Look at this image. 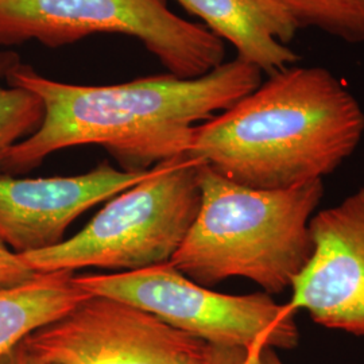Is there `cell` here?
Listing matches in <instances>:
<instances>
[{"label": "cell", "instance_id": "1", "mask_svg": "<svg viewBox=\"0 0 364 364\" xmlns=\"http://www.w3.org/2000/svg\"><path fill=\"white\" fill-rule=\"evenodd\" d=\"M6 82L37 95L45 115L38 130L10 150L1 173H26L55 151L85 144L102 146L122 170L146 171L188 156L196 127L257 90L262 70L236 57L200 77L166 73L112 85H76L18 61Z\"/></svg>", "mask_w": 364, "mask_h": 364}, {"label": "cell", "instance_id": "2", "mask_svg": "<svg viewBox=\"0 0 364 364\" xmlns=\"http://www.w3.org/2000/svg\"><path fill=\"white\" fill-rule=\"evenodd\" d=\"M364 134L356 97L321 66L291 65L196 127L188 156L254 189L323 181Z\"/></svg>", "mask_w": 364, "mask_h": 364}, {"label": "cell", "instance_id": "3", "mask_svg": "<svg viewBox=\"0 0 364 364\" xmlns=\"http://www.w3.org/2000/svg\"><path fill=\"white\" fill-rule=\"evenodd\" d=\"M198 181L200 209L171 266L209 289L234 277L269 296L291 289L312 258L311 220L324 195L323 181L254 189L204 164Z\"/></svg>", "mask_w": 364, "mask_h": 364}, {"label": "cell", "instance_id": "4", "mask_svg": "<svg viewBox=\"0 0 364 364\" xmlns=\"http://www.w3.org/2000/svg\"><path fill=\"white\" fill-rule=\"evenodd\" d=\"M200 165L189 156L158 164L144 180L109 198L78 234L21 258L36 273L135 272L168 263L200 209Z\"/></svg>", "mask_w": 364, "mask_h": 364}, {"label": "cell", "instance_id": "5", "mask_svg": "<svg viewBox=\"0 0 364 364\" xmlns=\"http://www.w3.org/2000/svg\"><path fill=\"white\" fill-rule=\"evenodd\" d=\"M95 34L138 39L177 77L204 76L225 58L224 41L165 0H0V45L58 48Z\"/></svg>", "mask_w": 364, "mask_h": 364}, {"label": "cell", "instance_id": "6", "mask_svg": "<svg viewBox=\"0 0 364 364\" xmlns=\"http://www.w3.org/2000/svg\"><path fill=\"white\" fill-rule=\"evenodd\" d=\"M80 289L156 314L210 346L237 347L262 359L266 350H293L299 331L294 312L267 293L231 296L200 287L171 263L135 272L75 275Z\"/></svg>", "mask_w": 364, "mask_h": 364}, {"label": "cell", "instance_id": "7", "mask_svg": "<svg viewBox=\"0 0 364 364\" xmlns=\"http://www.w3.org/2000/svg\"><path fill=\"white\" fill-rule=\"evenodd\" d=\"M22 344L57 364H209L210 344L153 313L107 296H88Z\"/></svg>", "mask_w": 364, "mask_h": 364}, {"label": "cell", "instance_id": "8", "mask_svg": "<svg viewBox=\"0 0 364 364\" xmlns=\"http://www.w3.org/2000/svg\"><path fill=\"white\" fill-rule=\"evenodd\" d=\"M312 258L287 306L328 329L364 338V186L311 220Z\"/></svg>", "mask_w": 364, "mask_h": 364}, {"label": "cell", "instance_id": "9", "mask_svg": "<svg viewBox=\"0 0 364 364\" xmlns=\"http://www.w3.org/2000/svg\"><path fill=\"white\" fill-rule=\"evenodd\" d=\"M150 170L126 171L102 162L70 177L0 173V243L18 255L54 247L78 216L142 181Z\"/></svg>", "mask_w": 364, "mask_h": 364}, {"label": "cell", "instance_id": "10", "mask_svg": "<svg viewBox=\"0 0 364 364\" xmlns=\"http://www.w3.org/2000/svg\"><path fill=\"white\" fill-rule=\"evenodd\" d=\"M201 18L216 37L230 42L237 58L274 73L296 65L299 55L289 48L299 26L275 0H176Z\"/></svg>", "mask_w": 364, "mask_h": 364}, {"label": "cell", "instance_id": "11", "mask_svg": "<svg viewBox=\"0 0 364 364\" xmlns=\"http://www.w3.org/2000/svg\"><path fill=\"white\" fill-rule=\"evenodd\" d=\"M70 272L38 273L0 289V359L39 328L52 324L87 299Z\"/></svg>", "mask_w": 364, "mask_h": 364}, {"label": "cell", "instance_id": "12", "mask_svg": "<svg viewBox=\"0 0 364 364\" xmlns=\"http://www.w3.org/2000/svg\"><path fill=\"white\" fill-rule=\"evenodd\" d=\"M19 61L14 53H0V173L14 146L38 130L45 108L37 95L6 81L10 68Z\"/></svg>", "mask_w": 364, "mask_h": 364}, {"label": "cell", "instance_id": "13", "mask_svg": "<svg viewBox=\"0 0 364 364\" xmlns=\"http://www.w3.org/2000/svg\"><path fill=\"white\" fill-rule=\"evenodd\" d=\"M299 27L364 43V0H275Z\"/></svg>", "mask_w": 364, "mask_h": 364}, {"label": "cell", "instance_id": "14", "mask_svg": "<svg viewBox=\"0 0 364 364\" xmlns=\"http://www.w3.org/2000/svg\"><path fill=\"white\" fill-rule=\"evenodd\" d=\"M37 274L27 266L21 255L0 243V289L26 282Z\"/></svg>", "mask_w": 364, "mask_h": 364}, {"label": "cell", "instance_id": "15", "mask_svg": "<svg viewBox=\"0 0 364 364\" xmlns=\"http://www.w3.org/2000/svg\"><path fill=\"white\" fill-rule=\"evenodd\" d=\"M209 364H262V359L252 358L243 348L210 346Z\"/></svg>", "mask_w": 364, "mask_h": 364}, {"label": "cell", "instance_id": "16", "mask_svg": "<svg viewBox=\"0 0 364 364\" xmlns=\"http://www.w3.org/2000/svg\"><path fill=\"white\" fill-rule=\"evenodd\" d=\"M0 364H57L53 362L43 360L38 356H36L34 353L28 351L25 348V346L21 343L19 346H16L13 351L6 353L1 359Z\"/></svg>", "mask_w": 364, "mask_h": 364}, {"label": "cell", "instance_id": "17", "mask_svg": "<svg viewBox=\"0 0 364 364\" xmlns=\"http://www.w3.org/2000/svg\"><path fill=\"white\" fill-rule=\"evenodd\" d=\"M262 364H284L278 358L275 350H266L262 355Z\"/></svg>", "mask_w": 364, "mask_h": 364}]
</instances>
